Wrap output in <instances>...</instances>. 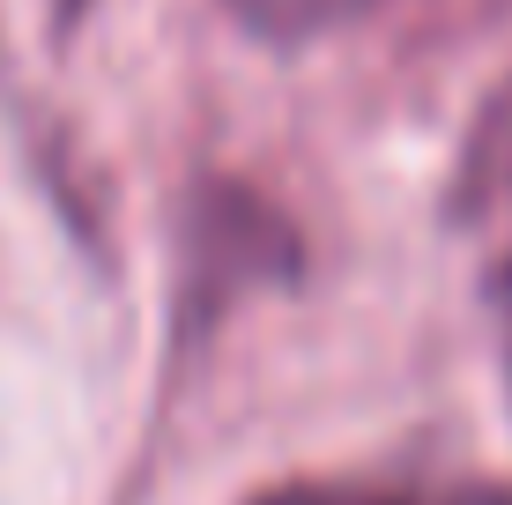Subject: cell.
<instances>
[{
  "mask_svg": "<svg viewBox=\"0 0 512 505\" xmlns=\"http://www.w3.org/2000/svg\"><path fill=\"white\" fill-rule=\"evenodd\" d=\"M186 327L201 312L216 320L245 283H290L297 275V231L275 201H260L238 179H201L186 201Z\"/></svg>",
  "mask_w": 512,
  "mask_h": 505,
  "instance_id": "cell-1",
  "label": "cell"
},
{
  "mask_svg": "<svg viewBox=\"0 0 512 505\" xmlns=\"http://www.w3.org/2000/svg\"><path fill=\"white\" fill-rule=\"evenodd\" d=\"M483 305H490V320H498V335H505V387H512V253L483 275Z\"/></svg>",
  "mask_w": 512,
  "mask_h": 505,
  "instance_id": "cell-5",
  "label": "cell"
},
{
  "mask_svg": "<svg viewBox=\"0 0 512 505\" xmlns=\"http://www.w3.org/2000/svg\"><path fill=\"white\" fill-rule=\"evenodd\" d=\"M231 8V23L245 30V38H260V45H312V38H327V30H349L357 15H372L379 0H223Z\"/></svg>",
  "mask_w": 512,
  "mask_h": 505,
  "instance_id": "cell-4",
  "label": "cell"
},
{
  "mask_svg": "<svg viewBox=\"0 0 512 505\" xmlns=\"http://www.w3.org/2000/svg\"><path fill=\"white\" fill-rule=\"evenodd\" d=\"M512 208V82L483 97L468 149H461V179H453V223H483Z\"/></svg>",
  "mask_w": 512,
  "mask_h": 505,
  "instance_id": "cell-2",
  "label": "cell"
},
{
  "mask_svg": "<svg viewBox=\"0 0 512 505\" xmlns=\"http://www.w3.org/2000/svg\"><path fill=\"white\" fill-rule=\"evenodd\" d=\"M82 8H90V0H52V15H60V23H75Z\"/></svg>",
  "mask_w": 512,
  "mask_h": 505,
  "instance_id": "cell-6",
  "label": "cell"
},
{
  "mask_svg": "<svg viewBox=\"0 0 512 505\" xmlns=\"http://www.w3.org/2000/svg\"><path fill=\"white\" fill-rule=\"evenodd\" d=\"M245 505H512V483L468 476V483H275Z\"/></svg>",
  "mask_w": 512,
  "mask_h": 505,
  "instance_id": "cell-3",
  "label": "cell"
}]
</instances>
